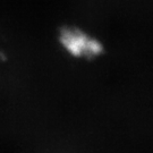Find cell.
Here are the masks:
<instances>
[{"label": "cell", "instance_id": "obj_1", "mask_svg": "<svg viewBox=\"0 0 153 153\" xmlns=\"http://www.w3.org/2000/svg\"><path fill=\"white\" fill-rule=\"evenodd\" d=\"M61 44L73 56L94 57L102 52V44L95 39L75 28L64 30L60 34Z\"/></svg>", "mask_w": 153, "mask_h": 153}]
</instances>
